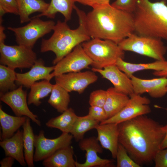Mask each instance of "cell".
I'll use <instances>...</instances> for the list:
<instances>
[{
    "label": "cell",
    "mask_w": 167,
    "mask_h": 167,
    "mask_svg": "<svg viewBox=\"0 0 167 167\" xmlns=\"http://www.w3.org/2000/svg\"><path fill=\"white\" fill-rule=\"evenodd\" d=\"M95 129L97 133V139L102 147L109 150L113 158L116 159L119 143L118 124H99Z\"/></svg>",
    "instance_id": "cell-18"
},
{
    "label": "cell",
    "mask_w": 167,
    "mask_h": 167,
    "mask_svg": "<svg viewBox=\"0 0 167 167\" xmlns=\"http://www.w3.org/2000/svg\"><path fill=\"white\" fill-rule=\"evenodd\" d=\"M166 91H167V87H166Z\"/></svg>",
    "instance_id": "cell-43"
},
{
    "label": "cell",
    "mask_w": 167,
    "mask_h": 167,
    "mask_svg": "<svg viewBox=\"0 0 167 167\" xmlns=\"http://www.w3.org/2000/svg\"><path fill=\"white\" fill-rule=\"evenodd\" d=\"M54 66H47L41 58L37 59L30 70L26 72L16 74L15 84L30 88L31 86L37 81L41 79L49 81L51 79L50 75L53 71Z\"/></svg>",
    "instance_id": "cell-17"
},
{
    "label": "cell",
    "mask_w": 167,
    "mask_h": 167,
    "mask_svg": "<svg viewBox=\"0 0 167 167\" xmlns=\"http://www.w3.org/2000/svg\"><path fill=\"white\" fill-rule=\"evenodd\" d=\"M75 2L74 0H51L48 8L45 12L34 17L40 18L45 16L54 19L59 12L62 14L65 21L67 22L71 19Z\"/></svg>",
    "instance_id": "cell-24"
},
{
    "label": "cell",
    "mask_w": 167,
    "mask_h": 167,
    "mask_svg": "<svg viewBox=\"0 0 167 167\" xmlns=\"http://www.w3.org/2000/svg\"><path fill=\"white\" fill-rule=\"evenodd\" d=\"M74 152L71 145L61 148L43 160L45 167H76Z\"/></svg>",
    "instance_id": "cell-20"
},
{
    "label": "cell",
    "mask_w": 167,
    "mask_h": 167,
    "mask_svg": "<svg viewBox=\"0 0 167 167\" xmlns=\"http://www.w3.org/2000/svg\"><path fill=\"white\" fill-rule=\"evenodd\" d=\"M106 91V99L103 107L108 119L122 109L128 102L130 97L127 95L117 91L113 87L108 88Z\"/></svg>",
    "instance_id": "cell-21"
},
{
    "label": "cell",
    "mask_w": 167,
    "mask_h": 167,
    "mask_svg": "<svg viewBox=\"0 0 167 167\" xmlns=\"http://www.w3.org/2000/svg\"><path fill=\"white\" fill-rule=\"evenodd\" d=\"M16 73L15 70L7 66L0 65V94L16 88Z\"/></svg>",
    "instance_id": "cell-31"
},
{
    "label": "cell",
    "mask_w": 167,
    "mask_h": 167,
    "mask_svg": "<svg viewBox=\"0 0 167 167\" xmlns=\"http://www.w3.org/2000/svg\"><path fill=\"white\" fill-rule=\"evenodd\" d=\"M9 13L19 15L16 0H0V24L2 22V17L5 14Z\"/></svg>",
    "instance_id": "cell-33"
},
{
    "label": "cell",
    "mask_w": 167,
    "mask_h": 167,
    "mask_svg": "<svg viewBox=\"0 0 167 167\" xmlns=\"http://www.w3.org/2000/svg\"><path fill=\"white\" fill-rule=\"evenodd\" d=\"M167 113V108L165 109ZM165 129V136L161 145L160 149H164L167 148V123L164 126Z\"/></svg>",
    "instance_id": "cell-40"
},
{
    "label": "cell",
    "mask_w": 167,
    "mask_h": 167,
    "mask_svg": "<svg viewBox=\"0 0 167 167\" xmlns=\"http://www.w3.org/2000/svg\"><path fill=\"white\" fill-rule=\"evenodd\" d=\"M123 51L132 52L156 60H165L167 47L160 38L134 33L118 44Z\"/></svg>",
    "instance_id": "cell-6"
},
{
    "label": "cell",
    "mask_w": 167,
    "mask_h": 167,
    "mask_svg": "<svg viewBox=\"0 0 167 167\" xmlns=\"http://www.w3.org/2000/svg\"><path fill=\"white\" fill-rule=\"evenodd\" d=\"M21 24L29 22L30 15L33 13L45 12L49 3L44 0H16Z\"/></svg>",
    "instance_id": "cell-25"
},
{
    "label": "cell",
    "mask_w": 167,
    "mask_h": 167,
    "mask_svg": "<svg viewBox=\"0 0 167 167\" xmlns=\"http://www.w3.org/2000/svg\"><path fill=\"white\" fill-rule=\"evenodd\" d=\"M30 118L28 117L23 125V141L25 161L28 167H33L35 135L30 125Z\"/></svg>",
    "instance_id": "cell-27"
},
{
    "label": "cell",
    "mask_w": 167,
    "mask_h": 167,
    "mask_svg": "<svg viewBox=\"0 0 167 167\" xmlns=\"http://www.w3.org/2000/svg\"><path fill=\"white\" fill-rule=\"evenodd\" d=\"M29 23L22 27H9L13 32L18 45L33 49L38 40L53 31L56 24L53 20L44 21L39 17H33Z\"/></svg>",
    "instance_id": "cell-7"
},
{
    "label": "cell",
    "mask_w": 167,
    "mask_h": 167,
    "mask_svg": "<svg viewBox=\"0 0 167 167\" xmlns=\"http://www.w3.org/2000/svg\"><path fill=\"white\" fill-rule=\"evenodd\" d=\"M74 9L79 18V24L77 28L71 29L67 22L58 20L54 27L51 36L48 39L42 40L40 51L54 52L55 55L53 61L54 65H56L77 45L91 39L84 21V12L75 5Z\"/></svg>",
    "instance_id": "cell-3"
},
{
    "label": "cell",
    "mask_w": 167,
    "mask_h": 167,
    "mask_svg": "<svg viewBox=\"0 0 167 167\" xmlns=\"http://www.w3.org/2000/svg\"><path fill=\"white\" fill-rule=\"evenodd\" d=\"M100 123L88 114L84 116H78L70 134L76 141H79L84 138L87 132L95 129Z\"/></svg>",
    "instance_id": "cell-30"
},
{
    "label": "cell",
    "mask_w": 167,
    "mask_h": 167,
    "mask_svg": "<svg viewBox=\"0 0 167 167\" xmlns=\"http://www.w3.org/2000/svg\"><path fill=\"white\" fill-rule=\"evenodd\" d=\"M152 74L156 76L167 77V67L162 71H155Z\"/></svg>",
    "instance_id": "cell-41"
},
{
    "label": "cell",
    "mask_w": 167,
    "mask_h": 167,
    "mask_svg": "<svg viewBox=\"0 0 167 167\" xmlns=\"http://www.w3.org/2000/svg\"><path fill=\"white\" fill-rule=\"evenodd\" d=\"M92 64V61L85 52L81 44L79 45L55 65L50 78L52 79L62 74L80 71L88 68Z\"/></svg>",
    "instance_id": "cell-11"
},
{
    "label": "cell",
    "mask_w": 167,
    "mask_h": 167,
    "mask_svg": "<svg viewBox=\"0 0 167 167\" xmlns=\"http://www.w3.org/2000/svg\"><path fill=\"white\" fill-rule=\"evenodd\" d=\"M81 44L92 61V68L102 69L116 65L119 58H124V51L118 44L110 40L92 38Z\"/></svg>",
    "instance_id": "cell-5"
},
{
    "label": "cell",
    "mask_w": 167,
    "mask_h": 167,
    "mask_svg": "<svg viewBox=\"0 0 167 167\" xmlns=\"http://www.w3.org/2000/svg\"><path fill=\"white\" fill-rule=\"evenodd\" d=\"M119 142L140 166L150 164L160 149L164 126L145 115L118 124Z\"/></svg>",
    "instance_id": "cell-1"
},
{
    "label": "cell",
    "mask_w": 167,
    "mask_h": 167,
    "mask_svg": "<svg viewBox=\"0 0 167 167\" xmlns=\"http://www.w3.org/2000/svg\"><path fill=\"white\" fill-rule=\"evenodd\" d=\"M130 78L135 94L141 95L147 93L151 97L157 98L163 97L167 93V77L143 79L133 75Z\"/></svg>",
    "instance_id": "cell-16"
},
{
    "label": "cell",
    "mask_w": 167,
    "mask_h": 167,
    "mask_svg": "<svg viewBox=\"0 0 167 167\" xmlns=\"http://www.w3.org/2000/svg\"><path fill=\"white\" fill-rule=\"evenodd\" d=\"M0 63L15 70L31 68L37 59L32 49L19 45H8L0 42Z\"/></svg>",
    "instance_id": "cell-8"
},
{
    "label": "cell",
    "mask_w": 167,
    "mask_h": 167,
    "mask_svg": "<svg viewBox=\"0 0 167 167\" xmlns=\"http://www.w3.org/2000/svg\"><path fill=\"white\" fill-rule=\"evenodd\" d=\"M54 78L56 83L68 92L75 91L79 94L98 79V76L92 71L69 72L56 76Z\"/></svg>",
    "instance_id": "cell-12"
},
{
    "label": "cell",
    "mask_w": 167,
    "mask_h": 167,
    "mask_svg": "<svg viewBox=\"0 0 167 167\" xmlns=\"http://www.w3.org/2000/svg\"><path fill=\"white\" fill-rule=\"evenodd\" d=\"M92 71L98 73L103 78L109 81L117 91L129 96L134 93L131 78L116 65L108 66L102 69L92 68Z\"/></svg>",
    "instance_id": "cell-15"
},
{
    "label": "cell",
    "mask_w": 167,
    "mask_h": 167,
    "mask_svg": "<svg viewBox=\"0 0 167 167\" xmlns=\"http://www.w3.org/2000/svg\"><path fill=\"white\" fill-rule=\"evenodd\" d=\"M88 114L100 123L108 119L106 113L103 107L90 106Z\"/></svg>",
    "instance_id": "cell-36"
},
{
    "label": "cell",
    "mask_w": 167,
    "mask_h": 167,
    "mask_svg": "<svg viewBox=\"0 0 167 167\" xmlns=\"http://www.w3.org/2000/svg\"><path fill=\"white\" fill-rule=\"evenodd\" d=\"M107 97V91L99 89L92 91L90 94L89 103L90 106L103 107Z\"/></svg>",
    "instance_id": "cell-34"
},
{
    "label": "cell",
    "mask_w": 167,
    "mask_h": 167,
    "mask_svg": "<svg viewBox=\"0 0 167 167\" xmlns=\"http://www.w3.org/2000/svg\"><path fill=\"white\" fill-rule=\"evenodd\" d=\"M5 28L2 24L0 25V42H5L6 36L4 32Z\"/></svg>",
    "instance_id": "cell-42"
},
{
    "label": "cell",
    "mask_w": 167,
    "mask_h": 167,
    "mask_svg": "<svg viewBox=\"0 0 167 167\" xmlns=\"http://www.w3.org/2000/svg\"><path fill=\"white\" fill-rule=\"evenodd\" d=\"M70 101L69 92L56 83L53 84L48 103L58 112L62 113L68 108Z\"/></svg>",
    "instance_id": "cell-28"
},
{
    "label": "cell",
    "mask_w": 167,
    "mask_h": 167,
    "mask_svg": "<svg viewBox=\"0 0 167 167\" xmlns=\"http://www.w3.org/2000/svg\"><path fill=\"white\" fill-rule=\"evenodd\" d=\"M133 15L135 33L167 41V5L164 0H137Z\"/></svg>",
    "instance_id": "cell-4"
},
{
    "label": "cell",
    "mask_w": 167,
    "mask_h": 167,
    "mask_svg": "<svg viewBox=\"0 0 167 167\" xmlns=\"http://www.w3.org/2000/svg\"><path fill=\"white\" fill-rule=\"evenodd\" d=\"M116 65L130 78L135 72L146 70L155 71H162L167 67V60H156L147 63H133L126 62L124 59L119 58Z\"/></svg>",
    "instance_id": "cell-23"
},
{
    "label": "cell",
    "mask_w": 167,
    "mask_h": 167,
    "mask_svg": "<svg viewBox=\"0 0 167 167\" xmlns=\"http://www.w3.org/2000/svg\"><path fill=\"white\" fill-rule=\"evenodd\" d=\"M0 145L6 156L12 157L22 166H26L23 152V131L18 130L11 137L1 140Z\"/></svg>",
    "instance_id": "cell-19"
},
{
    "label": "cell",
    "mask_w": 167,
    "mask_h": 167,
    "mask_svg": "<svg viewBox=\"0 0 167 167\" xmlns=\"http://www.w3.org/2000/svg\"><path fill=\"white\" fill-rule=\"evenodd\" d=\"M53 86V84L50 81L46 79L35 82L30 88L28 98V104L39 106L41 103L40 100L47 96L51 92Z\"/></svg>",
    "instance_id": "cell-29"
},
{
    "label": "cell",
    "mask_w": 167,
    "mask_h": 167,
    "mask_svg": "<svg viewBox=\"0 0 167 167\" xmlns=\"http://www.w3.org/2000/svg\"><path fill=\"white\" fill-rule=\"evenodd\" d=\"M79 146L86 152V160L84 163L76 162V167H111L114 166L113 161L102 159L97 154L103 153V149L97 138L91 137L84 138L79 141Z\"/></svg>",
    "instance_id": "cell-14"
},
{
    "label": "cell",
    "mask_w": 167,
    "mask_h": 167,
    "mask_svg": "<svg viewBox=\"0 0 167 167\" xmlns=\"http://www.w3.org/2000/svg\"><path fill=\"white\" fill-rule=\"evenodd\" d=\"M84 21L91 38L112 41L118 44L135 32L133 14L108 4L84 12Z\"/></svg>",
    "instance_id": "cell-2"
},
{
    "label": "cell",
    "mask_w": 167,
    "mask_h": 167,
    "mask_svg": "<svg viewBox=\"0 0 167 167\" xmlns=\"http://www.w3.org/2000/svg\"><path fill=\"white\" fill-rule=\"evenodd\" d=\"M153 161L155 167H167V148L159 149L155 155Z\"/></svg>",
    "instance_id": "cell-37"
},
{
    "label": "cell",
    "mask_w": 167,
    "mask_h": 167,
    "mask_svg": "<svg viewBox=\"0 0 167 167\" xmlns=\"http://www.w3.org/2000/svg\"><path fill=\"white\" fill-rule=\"evenodd\" d=\"M15 159L12 157L6 156L0 162L1 167H11L14 164Z\"/></svg>",
    "instance_id": "cell-39"
},
{
    "label": "cell",
    "mask_w": 167,
    "mask_h": 167,
    "mask_svg": "<svg viewBox=\"0 0 167 167\" xmlns=\"http://www.w3.org/2000/svg\"><path fill=\"white\" fill-rule=\"evenodd\" d=\"M73 138L70 133H62L56 138L49 139L45 137L43 130L40 131L35 135L34 161L43 160L58 149L71 145Z\"/></svg>",
    "instance_id": "cell-9"
},
{
    "label": "cell",
    "mask_w": 167,
    "mask_h": 167,
    "mask_svg": "<svg viewBox=\"0 0 167 167\" xmlns=\"http://www.w3.org/2000/svg\"><path fill=\"white\" fill-rule=\"evenodd\" d=\"M117 167H140L130 156L124 147L119 143L116 155Z\"/></svg>",
    "instance_id": "cell-32"
},
{
    "label": "cell",
    "mask_w": 167,
    "mask_h": 167,
    "mask_svg": "<svg viewBox=\"0 0 167 167\" xmlns=\"http://www.w3.org/2000/svg\"><path fill=\"white\" fill-rule=\"evenodd\" d=\"M23 86L6 92L0 94V101L8 105L16 116H25L30 118L39 126L41 123L38 116L34 114L29 109L27 101V94L23 89Z\"/></svg>",
    "instance_id": "cell-13"
},
{
    "label": "cell",
    "mask_w": 167,
    "mask_h": 167,
    "mask_svg": "<svg viewBox=\"0 0 167 167\" xmlns=\"http://www.w3.org/2000/svg\"><path fill=\"white\" fill-rule=\"evenodd\" d=\"M150 100L145 96L134 93L130 96V99L126 105L113 116L100 123L119 124L130 120L139 116L146 115L151 111L148 105Z\"/></svg>",
    "instance_id": "cell-10"
},
{
    "label": "cell",
    "mask_w": 167,
    "mask_h": 167,
    "mask_svg": "<svg viewBox=\"0 0 167 167\" xmlns=\"http://www.w3.org/2000/svg\"><path fill=\"white\" fill-rule=\"evenodd\" d=\"M110 0H74L75 2L91 7L92 8L109 4Z\"/></svg>",
    "instance_id": "cell-38"
},
{
    "label": "cell",
    "mask_w": 167,
    "mask_h": 167,
    "mask_svg": "<svg viewBox=\"0 0 167 167\" xmlns=\"http://www.w3.org/2000/svg\"><path fill=\"white\" fill-rule=\"evenodd\" d=\"M77 117L72 108H68L60 115L50 119L45 125L48 127L58 129L62 133H70Z\"/></svg>",
    "instance_id": "cell-26"
},
{
    "label": "cell",
    "mask_w": 167,
    "mask_h": 167,
    "mask_svg": "<svg viewBox=\"0 0 167 167\" xmlns=\"http://www.w3.org/2000/svg\"><path fill=\"white\" fill-rule=\"evenodd\" d=\"M28 117L14 116L5 112L0 107V123L2 132L0 139L2 140L12 137L26 121Z\"/></svg>",
    "instance_id": "cell-22"
},
{
    "label": "cell",
    "mask_w": 167,
    "mask_h": 167,
    "mask_svg": "<svg viewBox=\"0 0 167 167\" xmlns=\"http://www.w3.org/2000/svg\"><path fill=\"white\" fill-rule=\"evenodd\" d=\"M137 0H116L111 4L114 7L133 14L136 7Z\"/></svg>",
    "instance_id": "cell-35"
}]
</instances>
